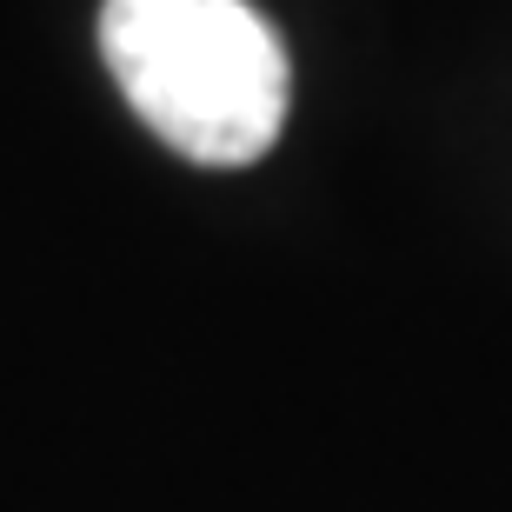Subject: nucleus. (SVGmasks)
Returning a JSON list of instances; mask_svg holds the SVG:
<instances>
[{"instance_id":"nucleus-1","label":"nucleus","mask_w":512,"mask_h":512,"mask_svg":"<svg viewBox=\"0 0 512 512\" xmlns=\"http://www.w3.org/2000/svg\"><path fill=\"white\" fill-rule=\"evenodd\" d=\"M100 54L127 107L193 167H253L286 127L293 67L247 0H107Z\"/></svg>"}]
</instances>
